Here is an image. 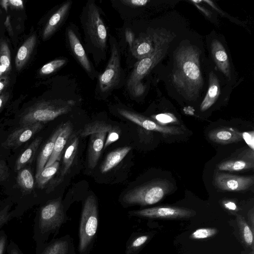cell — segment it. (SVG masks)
<instances>
[{
    "instance_id": "cell-30",
    "label": "cell",
    "mask_w": 254,
    "mask_h": 254,
    "mask_svg": "<svg viewBox=\"0 0 254 254\" xmlns=\"http://www.w3.org/2000/svg\"><path fill=\"white\" fill-rule=\"evenodd\" d=\"M237 221L243 241L247 245H252L253 244V234L244 218L240 215H237Z\"/></svg>"
},
{
    "instance_id": "cell-19",
    "label": "cell",
    "mask_w": 254,
    "mask_h": 254,
    "mask_svg": "<svg viewBox=\"0 0 254 254\" xmlns=\"http://www.w3.org/2000/svg\"><path fill=\"white\" fill-rule=\"evenodd\" d=\"M211 50L217 66L229 80L231 79L229 59L224 46L220 41L215 39L211 43Z\"/></svg>"
},
{
    "instance_id": "cell-33",
    "label": "cell",
    "mask_w": 254,
    "mask_h": 254,
    "mask_svg": "<svg viewBox=\"0 0 254 254\" xmlns=\"http://www.w3.org/2000/svg\"><path fill=\"white\" fill-rule=\"evenodd\" d=\"M66 62L65 59H56L44 64L40 70L41 75H48L63 66Z\"/></svg>"
},
{
    "instance_id": "cell-43",
    "label": "cell",
    "mask_w": 254,
    "mask_h": 254,
    "mask_svg": "<svg viewBox=\"0 0 254 254\" xmlns=\"http://www.w3.org/2000/svg\"><path fill=\"white\" fill-rule=\"evenodd\" d=\"M8 6L11 8L22 9L24 7L23 1L21 0H8Z\"/></svg>"
},
{
    "instance_id": "cell-6",
    "label": "cell",
    "mask_w": 254,
    "mask_h": 254,
    "mask_svg": "<svg viewBox=\"0 0 254 254\" xmlns=\"http://www.w3.org/2000/svg\"><path fill=\"white\" fill-rule=\"evenodd\" d=\"M64 219V208L60 198L43 205L35 220L34 239L37 243L43 237L57 230Z\"/></svg>"
},
{
    "instance_id": "cell-16",
    "label": "cell",
    "mask_w": 254,
    "mask_h": 254,
    "mask_svg": "<svg viewBox=\"0 0 254 254\" xmlns=\"http://www.w3.org/2000/svg\"><path fill=\"white\" fill-rule=\"evenodd\" d=\"M212 141L220 144H227L241 141L243 139V133L231 127H221L210 131L208 134Z\"/></svg>"
},
{
    "instance_id": "cell-36",
    "label": "cell",
    "mask_w": 254,
    "mask_h": 254,
    "mask_svg": "<svg viewBox=\"0 0 254 254\" xmlns=\"http://www.w3.org/2000/svg\"><path fill=\"white\" fill-rule=\"evenodd\" d=\"M148 237L143 235L137 237L132 241L127 248V253L131 254L136 251L141 246L143 245L147 241Z\"/></svg>"
},
{
    "instance_id": "cell-9",
    "label": "cell",
    "mask_w": 254,
    "mask_h": 254,
    "mask_svg": "<svg viewBox=\"0 0 254 254\" xmlns=\"http://www.w3.org/2000/svg\"><path fill=\"white\" fill-rule=\"evenodd\" d=\"M213 181L215 186L221 190L240 191L251 188L254 185V177L217 171L214 176Z\"/></svg>"
},
{
    "instance_id": "cell-10",
    "label": "cell",
    "mask_w": 254,
    "mask_h": 254,
    "mask_svg": "<svg viewBox=\"0 0 254 254\" xmlns=\"http://www.w3.org/2000/svg\"><path fill=\"white\" fill-rule=\"evenodd\" d=\"M130 215L149 218H179L191 216L193 210L176 206H161L129 212Z\"/></svg>"
},
{
    "instance_id": "cell-31",
    "label": "cell",
    "mask_w": 254,
    "mask_h": 254,
    "mask_svg": "<svg viewBox=\"0 0 254 254\" xmlns=\"http://www.w3.org/2000/svg\"><path fill=\"white\" fill-rule=\"evenodd\" d=\"M67 250V242L58 240L47 246L40 254H66Z\"/></svg>"
},
{
    "instance_id": "cell-51",
    "label": "cell",
    "mask_w": 254,
    "mask_h": 254,
    "mask_svg": "<svg viewBox=\"0 0 254 254\" xmlns=\"http://www.w3.org/2000/svg\"><path fill=\"white\" fill-rule=\"evenodd\" d=\"M1 13V10L0 9V14Z\"/></svg>"
},
{
    "instance_id": "cell-40",
    "label": "cell",
    "mask_w": 254,
    "mask_h": 254,
    "mask_svg": "<svg viewBox=\"0 0 254 254\" xmlns=\"http://www.w3.org/2000/svg\"><path fill=\"white\" fill-rule=\"evenodd\" d=\"M7 254H23L18 245L12 240H10L7 247Z\"/></svg>"
},
{
    "instance_id": "cell-12",
    "label": "cell",
    "mask_w": 254,
    "mask_h": 254,
    "mask_svg": "<svg viewBox=\"0 0 254 254\" xmlns=\"http://www.w3.org/2000/svg\"><path fill=\"white\" fill-rule=\"evenodd\" d=\"M254 168V152L251 148H247L237 156L221 162L217 165V170L239 172Z\"/></svg>"
},
{
    "instance_id": "cell-21",
    "label": "cell",
    "mask_w": 254,
    "mask_h": 254,
    "mask_svg": "<svg viewBox=\"0 0 254 254\" xmlns=\"http://www.w3.org/2000/svg\"><path fill=\"white\" fill-rule=\"evenodd\" d=\"M63 128V124L59 126L47 141L40 152L37 161L35 177H37L44 168L54 150L57 137Z\"/></svg>"
},
{
    "instance_id": "cell-37",
    "label": "cell",
    "mask_w": 254,
    "mask_h": 254,
    "mask_svg": "<svg viewBox=\"0 0 254 254\" xmlns=\"http://www.w3.org/2000/svg\"><path fill=\"white\" fill-rule=\"evenodd\" d=\"M121 132V130L119 127L113 126L111 129L107 133L108 135L106 141H105L104 147L106 148L117 141L119 138Z\"/></svg>"
},
{
    "instance_id": "cell-34",
    "label": "cell",
    "mask_w": 254,
    "mask_h": 254,
    "mask_svg": "<svg viewBox=\"0 0 254 254\" xmlns=\"http://www.w3.org/2000/svg\"><path fill=\"white\" fill-rule=\"evenodd\" d=\"M10 206V205L6 204L0 208V229L13 218Z\"/></svg>"
},
{
    "instance_id": "cell-27",
    "label": "cell",
    "mask_w": 254,
    "mask_h": 254,
    "mask_svg": "<svg viewBox=\"0 0 254 254\" xmlns=\"http://www.w3.org/2000/svg\"><path fill=\"white\" fill-rule=\"evenodd\" d=\"M113 126L103 121H96L85 125L80 132L81 137H86L92 134L102 132H108Z\"/></svg>"
},
{
    "instance_id": "cell-2",
    "label": "cell",
    "mask_w": 254,
    "mask_h": 254,
    "mask_svg": "<svg viewBox=\"0 0 254 254\" xmlns=\"http://www.w3.org/2000/svg\"><path fill=\"white\" fill-rule=\"evenodd\" d=\"M81 21L85 41L90 48L99 52H106L107 30L98 6L93 1H88L84 8Z\"/></svg>"
},
{
    "instance_id": "cell-29",
    "label": "cell",
    "mask_w": 254,
    "mask_h": 254,
    "mask_svg": "<svg viewBox=\"0 0 254 254\" xmlns=\"http://www.w3.org/2000/svg\"><path fill=\"white\" fill-rule=\"evenodd\" d=\"M59 167V161H56L51 166L44 168L39 175L35 177L38 187L43 189L47 183L57 173Z\"/></svg>"
},
{
    "instance_id": "cell-15",
    "label": "cell",
    "mask_w": 254,
    "mask_h": 254,
    "mask_svg": "<svg viewBox=\"0 0 254 254\" xmlns=\"http://www.w3.org/2000/svg\"><path fill=\"white\" fill-rule=\"evenodd\" d=\"M67 37L74 56L89 74L92 73V66L85 51L77 36L72 29L69 28L67 29Z\"/></svg>"
},
{
    "instance_id": "cell-32",
    "label": "cell",
    "mask_w": 254,
    "mask_h": 254,
    "mask_svg": "<svg viewBox=\"0 0 254 254\" xmlns=\"http://www.w3.org/2000/svg\"><path fill=\"white\" fill-rule=\"evenodd\" d=\"M10 51L7 43L1 41L0 43V65L3 67L6 72L10 68Z\"/></svg>"
},
{
    "instance_id": "cell-3",
    "label": "cell",
    "mask_w": 254,
    "mask_h": 254,
    "mask_svg": "<svg viewBox=\"0 0 254 254\" xmlns=\"http://www.w3.org/2000/svg\"><path fill=\"white\" fill-rule=\"evenodd\" d=\"M152 32L156 43L155 49L150 56L139 60L136 64L127 82L129 90L141 82L142 79L164 58L169 43L176 36L166 31L154 30Z\"/></svg>"
},
{
    "instance_id": "cell-22",
    "label": "cell",
    "mask_w": 254,
    "mask_h": 254,
    "mask_svg": "<svg viewBox=\"0 0 254 254\" xmlns=\"http://www.w3.org/2000/svg\"><path fill=\"white\" fill-rule=\"evenodd\" d=\"M220 92L219 80L215 74L211 71L209 74L208 89L200 105V111L204 112L210 108L217 100L220 95Z\"/></svg>"
},
{
    "instance_id": "cell-18",
    "label": "cell",
    "mask_w": 254,
    "mask_h": 254,
    "mask_svg": "<svg viewBox=\"0 0 254 254\" xmlns=\"http://www.w3.org/2000/svg\"><path fill=\"white\" fill-rule=\"evenodd\" d=\"M107 133L102 132L90 135L88 152V165L91 169H94L97 165L104 146Z\"/></svg>"
},
{
    "instance_id": "cell-1",
    "label": "cell",
    "mask_w": 254,
    "mask_h": 254,
    "mask_svg": "<svg viewBox=\"0 0 254 254\" xmlns=\"http://www.w3.org/2000/svg\"><path fill=\"white\" fill-rule=\"evenodd\" d=\"M199 52L191 45H183L174 56L172 80L177 91L187 100L198 98L203 85L200 70Z\"/></svg>"
},
{
    "instance_id": "cell-45",
    "label": "cell",
    "mask_w": 254,
    "mask_h": 254,
    "mask_svg": "<svg viewBox=\"0 0 254 254\" xmlns=\"http://www.w3.org/2000/svg\"><path fill=\"white\" fill-rule=\"evenodd\" d=\"M8 77L6 75L0 76V95L8 83Z\"/></svg>"
},
{
    "instance_id": "cell-23",
    "label": "cell",
    "mask_w": 254,
    "mask_h": 254,
    "mask_svg": "<svg viewBox=\"0 0 254 254\" xmlns=\"http://www.w3.org/2000/svg\"><path fill=\"white\" fill-rule=\"evenodd\" d=\"M36 36L33 34L29 36L19 48L15 59V64L18 71L24 66L32 54L36 44Z\"/></svg>"
},
{
    "instance_id": "cell-4",
    "label": "cell",
    "mask_w": 254,
    "mask_h": 254,
    "mask_svg": "<svg viewBox=\"0 0 254 254\" xmlns=\"http://www.w3.org/2000/svg\"><path fill=\"white\" fill-rule=\"evenodd\" d=\"M75 104L73 100H52L41 101L33 105L22 115L21 127L35 123L51 121L70 112Z\"/></svg>"
},
{
    "instance_id": "cell-7",
    "label": "cell",
    "mask_w": 254,
    "mask_h": 254,
    "mask_svg": "<svg viewBox=\"0 0 254 254\" xmlns=\"http://www.w3.org/2000/svg\"><path fill=\"white\" fill-rule=\"evenodd\" d=\"M98 206L94 196L86 198L82 211L79 227V250L81 254L85 252L96 234L98 227Z\"/></svg>"
},
{
    "instance_id": "cell-46",
    "label": "cell",
    "mask_w": 254,
    "mask_h": 254,
    "mask_svg": "<svg viewBox=\"0 0 254 254\" xmlns=\"http://www.w3.org/2000/svg\"><path fill=\"white\" fill-rule=\"evenodd\" d=\"M156 119L159 121H162L163 122H170V121L174 120L171 117V115L168 114H161L158 115L156 116Z\"/></svg>"
},
{
    "instance_id": "cell-14",
    "label": "cell",
    "mask_w": 254,
    "mask_h": 254,
    "mask_svg": "<svg viewBox=\"0 0 254 254\" xmlns=\"http://www.w3.org/2000/svg\"><path fill=\"white\" fill-rule=\"evenodd\" d=\"M155 47L156 43L151 31L135 39L130 51L135 58L140 60L150 56Z\"/></svg>"
},
{
    "instance_id": "cell-50",
    "label": "cell",
    "mask_w": 254,
    "mask_h": 254,
    "mask_svg": "<svg viewBox=\"0 0 254 254\" xmlns=\"http://www.w3.org/2000/svg\"><path fill=\"white\" fill-rule=\"evenodd\" d=\"M0 5L7 11L8 6V0H0Z\"/></svg>"
},
{
    "instance_id": "cell-8",
    "label": "cell",
    "mask_w": 254,
    "mask_h": 254,
    "mask_svg": "<svg viewBox=\"0 0 254 254\" xmlns=\"http://www.w3.org/2000/svg\"><path fill=\"white\" fill-rule=\"evenodd\" d=\"M111 40V56L104 72L99 77V87L102 92L109 91L119 84L121 77V59L117 45Z\"/></svg>"
},
{
    "instance_id": "cell-25",
    "label": "cell",
    "mask_w": 254,
    "mask_h": 254,
    "mask_svg": "<svg viewBox=\"0 0 254 254\" xmlns=\"http://www.w3.org/2000/svg\"><path fill=\"white\" fill-rule=\"evenodd\" d=\"M78 143V136L75 134L70 136L63 157L61 177H63L69 171L76 154Z\"/></svg>"
},
{
    "instance_id": "cell-28",
    "label": "cell",
    "mask_w": 254,
    "mask_h": 254,
    "mask_svg": "<svg viewBox=\"0 0 254 254\" xmlns=\"http://www.w3.org/2000/svg\"><path fill=\"white\" fill-rule=\"evenodd\" d=\"M17 182L24 192H31L34 186V180L30 170L28 168L19 170Z\"/></svg>"
},
{
    "instance_id": "cell-24",
    "label": "cell",
    "mask_w": 254,
    "mask_h": 254,
    "mask_svg": "<svg viewBox=\"0 0 254 254\" xmlns=\"http://www.w3.org/2000/svg\"><path fill=\"white\" fill-rule=\"evenodd\" d=\"M129 146L118 148L108 154L100 167L102 173H105L117 166L131 150Z\"/></svg>"
},
{
    "instance_id": "cell-47",
    "label": "cell",
    "mask_w": 254,
    "mask_h": 254,
    "mask_svg": "<svg viewBox=\"0 0 254 254\" xmlns=\"http://www.w3.org/2000/svg\"><path fill=\"white\" fill-rule=\"evenodd\" d=\"M8 96V94L6 93H3L0 95V109L6 101Z\"/></svg>"
},
{
    "instance_id": "cell-17",
    "label": "cell",
    "mask_w": 254,
    "mask_h": 254,
    "mask_svg": "<svg viewBox=\"0 0 254 254\" xmlns=\"http://www.w3.org/2000/svg\"><path fill=\"white\" fill-rule=\"evenodd\" d=\"M72 132V124L69 121L63 124V129L56 139L53 151L44 168L51 166L56 161L61 160L63 150Z\"/></svg>"
},
{
    "instance_id": "cell-42",
    "label": "cell",
    "mask_w": 254,
    "mask_h": 254,
    "mask_svg": "<svg viewBox=\"0 0 254 254\" xmlns=\"http://www.w3.org/2000/svg\"><path fill=\"white\" fill-rule=\"evenodd\" d=\"M8 169L3 161H0V181L6 180L9 177Z\"/></svg>"
},
{
    "instance_id": "cell-26",
    "label": "cell",
    "mask_w": 254,
    "mask_h": 254,
    "mask_svg": "<svg viewBox=\"0 0 254 254\" xmlns=\"http://www.w3.org/2000/svg\"><path fill=\"white\" fill-rule=\"evenodd\" d=\"M41 141V137L36 138L29 147L20 155L15 163V170L19 171L32 162Z\"/></svg>"
},
{
    "instance_id": "cell-35",
    "label": "cell",
    "mask_w": 254,
    "mask_h": 254,
    "mask_svg": "<svg viewBox=\"0 0 254 254\" xmlns=\"http://www.w3.org/2000/svg\"><path fill=\"white\" fill-rule=\"evenodd\" d=\"M217 233V230L214 228H201L196 230L191 235L195 239H201L214 236Z\"/></svg>"
},
{
    "instance_id": "cell-13",
    "label": "cell",
    "mask_w": 254,
    "mask_h": 254,
    "mask_svg": "<svg viewBox=\"0 0 254 254\" xmlns=\"http://www.w3.org/2000/svg\"><path fill=\"white\" fill-rule=\"evenodd\" d=\"M43 127V124L39 122L22 126L12 132L1 145L6 148H16L29 140Z\"/></svg>"
},
{
    "instance_id": "cell-5",
    "label": "cell",
    "mask_w": 254,
    "mask_h": 254,
    "mask_svg": "<svg viewBox=\"0 0 254 254\" xmlns=\"http://www.w3.org/2000/svg\"><path fill=\"white\" fill-rule=\"evenodd\" d=\"M172 184L166 179H156L127 191L123 197L129 205H148L160 201L172 189Z\"/></svg>"
},
{
    "instance_id": "cell-44",
    "label": "cell",
    "mask_w": 254,
    "mask_h": 254,
    "mask_svg": "<svg viewBox=\"0 0 254 254\" xmlns=\"http://www.w3.org/2000/svg\"><path fill=\"white\" fill-rule=\"evenodd\" d=\"M125 36L126 41L128 43L130 49L135 40L134 34L131 31L127 30L125 33Z\"/></svg>"
},
{
    "instance_id": "cell-49",
    "label": "cell",
    "mask_w": 254,
    "mask_h": 254,
    "mask_svg": "<svg viewBox=\"0 0 254 254\" xmlns=\"http://www.w3.org/2000/svg\"><path fill=\"white\" fill-rule=\"evenodd\" d=\"M224 205L226 208L233 210H235L237 208L236 204L232 202H228Z\"/></svg>"
},
{
    "instance_id": "cell-41",
    "label": "cell",
    "mask_w": 254,
    "mask_h": 254,
    "mask_svg": "<svg viewBox=\"0 0 254 254\" xmlns=\"http://www.w3.org/2000/svg\"><path fill=\"white\" fill-rule=\"evenodd\" d=\"M126 5L131 6H142L146 5L149 0H123L122 1Z\"/></svg>"
},
{
    "instance_id": "cell-39",
    "label": "cell",
    "mask_w": 254,
    "mask_h": 254,
    "mask_svg": "<svg viewBox=\"0 0 254 254\" xmlns=\"http://www.w3.org/2000/svg\"><path fill=\"white\" fill-rule=\"evenodd\" d=\"M145 88V86L140 82L132 87L129 91L134 96L138 97L143 94Z\"/></svg>"
},
{
    "instance_id": "cell-20",
    "label": "cell",
    "mask_w": 254,
    "mask_h": 254,
    "mask_svg": "<svg viewBox=\"0 0 254 254\" xmlns=\"http://www.w3.org/2000/svg\"><path fill=\"white\" fill-rule=\"evenodd\" d=\"M71 5V1L64 2L52 15L43 30L42 35L43 40H46L50 37L57 29L66 16Z\"/></svg>"
},
{
    "instance_id": "cell-48",
    "label": "cell",
    "mask_w": 254,
    "mask_h": 254,
    "mask_svg": "<svg viewBox=\"0 0 254 254\" xmlns=\"http://www.w3.org/2000/svg\"><path fill=\"white\" fill-rule=\"evenodd\" d=\"M4 24L7 28L9 33L11 35L13 33V32H12V27H11V26L10 23L9 17L8 16L6 17V20L4 22Z\"/></svg>"
},
{
    "instance_id": "cell-11",
    "label": "cell",
    "mask_w": 254,
    "mask_h": 254,
    "mask_svg": "<svg viewBox=\"0 0 254 254\" xmlns=\"http://www.w3.org/2000/svg\"><path fill=\"white\" fill-rule=\"evenodd\" d=\"M118 112L125 118L146 130L158 131L170 135H177L183 133L182 128L179 127L161 125L148 118L126 109H118Z\"/></svg>"
},
{
    "instance_id": "cell-38",
    "label": "cell",
    "mask_w": 254,
    "mask_h": 254,
    "mask_svg": "<svg viewBox=\"0 0 254 254\" xmlns=\"http://www.w3.org/2000/svg\"><path fill=\"white\" fill-rule=\"evenodd\" d=\"M8 243L7 235L3 230H0V254H4Z\"/></svg>"
}]
</instances>
